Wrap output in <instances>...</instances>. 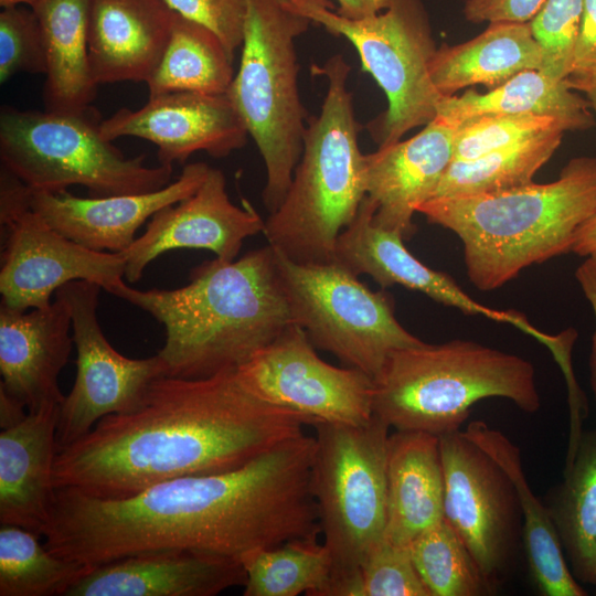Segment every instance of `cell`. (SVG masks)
I'll use <instances>...</instances> for the list:
<instances>
[{
	"label": "cell",
	"mask_w": 596,
	"mask_h": 596,
	"mask_svg": "<svg viewBox=\"0 0 596 596\" xmlns=\"http://www.w3.org/2000/svg\"><path fill=\"white\" fill-rule=\"evenodd\" d=\"M338 3L336 12L348 19H362L377 14L396 0H334Z\"/></svg>",
	"instance_id": "cell-44"
},
{
	"label": "cell",
	"mask_w": 596,
	"mask_h": 596,
	"mask_svg": "<svg viewBox=\"0 0 596 596\" xmlns=\"http://www.w3.org/2000/svg\"><path fill=\"white\" fill-rule=\"evenodd\" d=\"M564 126L541 115H500L485 117L459 127L455 136L454 159L471 160L512 147Z\"/></svg>",
	"instance_id": "cell-36"
},
{
	"label": "cell",
	"mask_w": 596,
	"mask_h": 596,
	"mask_svg": "<svg viewBox=\"0 0 596 596\" xmlns=\"http://www.w3.org/2000/svg\"><path fill=\"white\" fill-rule=\"evenodd\" d=\"M358 596H430L421 578L408 546L385 538L363 562Z\"/></svg>",
	"instance_id": "cell-38"
},
{
	"label": "cell",
	"mask_w": 596,
	"mask_h": 596,
	"mask_svg": "<svg viewBox=\"0 0 596 596\" xmlns=\"http://www.w3.org/2000/svg\"><path fill=\"white\" fill-rule=\"evenodd\" d=\"M417 213L454 232L470 283L494 290L526 267L573 251L579 228L596 213V157L571 159L552 182L433 198Z\"/></svg>",
	"instance_id": "cell-4"
},
{
	"label": "cell",
	"mask_w": 596,
	"mask_h": 596,
	"mask_svg": "<svg viewBox=\"0 0 596 596\" xmlns=\"http://www.w3.org/2000/svg\"><path fill=\"white\" fill-rule=\"evenodd\" d=\"M93 567L55 555L30 530L0 526V596H66Z\"/></svg>",
	"instance_id": "cell-34"
},
{
	"label": "cell",
	"mask_w": 596,
	"mask_h": 596,
	"mask_svg": "<svg viewBox=\"0 0 596 596\" xmlns=\"http://www.w3.org/2000/svg\"><path fill=\"white\" fill-rule=\"evenodd\" d=\"M444 500L438 436L416 430L390 434L384 538L409 546L422 532L444 519Z\"/></svg>",
	"instance_id": "cell-25"
},
{
	"label": "cell",
	"mask_w": 596,
	"mask_h": 596,
	"mask_svg": "<svg viewBox=\"0 0 596 596\" xmlns=\"http://www.w3.org/2000/svg\"><path fill=\"white\" fill-rule=\"evenodd\" d=\"M181 17L214 32L234 56L242 45L245 0H164Z\"/></svg>",
	"instance_id": "cell-40"
},
{
	"label": "cell",
	"mask_w": 596,
	"mask_h": 596,
	"mask_svg": "<svg viewBox=\"0 0 596 596\" xmlns=\"http://www.w3.org/2000/svg\"><path fill=\"white\" fill-rule=\"evenodd\" d=\"M408 547L430 596L494 593L470 551L445 518L422 532Z\"/></svg>",
	"instance_id": "cell-35"
},
{
	"label": "cell",
	"mask_w": 596,
	"mask_h": 596,
	"mask_svg": "<svg viewBox=\"0 0 596 596\" xmlns=\"http://www.w3.org/2000/svg\"><path fill=\"white\" fill-rule=\"evenodd\" d=\"M545 0H467L465 18L472 23L530 22Z\"/></svg>",
	"instance_id": "cell-41"
},
{
	"label": "cell",
	"mask_w": 596,
	"mask_h": 596,
	"mask_svg": "<svg viewBox=\"0 0 596 596\" xmlns=\"http://www.w3.org/2000/svg\"><path fill=\"white\" fill-rule=\"evenodd\" d=\"M265 402L316 423L362 425L373 417V379L355 368L323 361L294 323L236 369Z\"/></svg>",
	"instance_id": "cell-15"
},
{
	"label": "cell",
	"mask_w": 596,
	"mask_h": 596,
	"mask_svg": "<svg viewBox=\"0 0 596 596\" xmlns=\"http://www.w3.org/2000/svg\"><path fill=\"white\" fill-rule=\"evenodd\" d=\"M375 202L365 195L353 221L340 233L334 262L356 276H371L383 289L401 285L425 294L467 315L498 321L501 311L467 295L448 274L418 260L404 245L403 235L374 221Z\"/></svg>",
	"instance_id": "cell-22"
},
{
	"label": "cell",
	"mask_w": 596,
	"mask_h": 596,
	"mask_svg": "<svg viewBox=\"0 0 596 596\" xmlns=\"http://www.w3.org/2000/svg\"><path fill=\"white\" fill-rule=\"evenodd\" d=\"M596 75V0H584L582 22L568 77Z\"/></svg>",
	"instance_id": "cell-42"
},
{
	"label": "cell",
	"mask_w": 596,
	"mask_h": 596,
	"mask_svg": "<svg viewBox=\"0 0 596 596\" xmlns=\"http://www.w3.org/2000/svg\"><path fill=\"white\" fill-rule=\"evenodd\" d=\"M311 425L256 396L236 370L203 379L161 376L130 412L103 417L57 450L55 489L118 499L187 476L235 469Z\"/></svg>",
	"instance_id": "cell-2"
},
{
	"label": "cell",
	"mask_w": 596,
	"mask_h": 596,
	"mask_svg": "<svg viewBox=\"0 0 596 596\" xmlns=\"http://www.w3.org/2000/svg\"><path fill=\"white\" fill-rule=\"evenodd\" d=\"M464 432L507 472L517 489L528 566L538 592L544 596L587 595L570 571L545 504L528 486L520 449L481 421L471 422Z\"/></svg>",
	"instance_id": "cell-27"
},
{
	"label": "cell",
	"mask_w": 596,
	"mask_h": 596,
	"mask_svg": "<svg viewBox=\"0 0 596 596\" xmlns=\"http://www.w3.org/2000/svg\"><path fill=\"white\" fill-rule=\"evenodd\" d=\"M29 188L1 168V305L19 310L43 308L74 280L105 290L125 276L121 253L85 247L50 226L29 203Z\"/></svg>",
	"instance_id": "cell-12"
},
{
	"label": "cell",
	"mask_w": 596,
	"mask_h": 596,
	"mask_svg": "<svg viewBox=\"0 0 596 596\" xmlns=\"http://www.w3.org/2000/svg\"><path fill=\"white\" fill-rule=\"evenodd\" d=\"M595 594H596V585H595Z\"/></svg>",
	"instance_id": "cell-50"
},
{
	"label": "cell",
	"mask_w": 596,
	"mask_h": 596,
	"mask_svg": "<svg viewBox=\"0 0 596 596\" xmlns=\"http://www.w3.org/2000/svg\"><path fill=\"white\" fill-rule=\"evenodd\" d=\"M26 406L0 386V426L2 429L20 424L28 415Z\"/></svg>",
	"instance_id": "cell-45"
},
{
	"label": "cell",
	"mask_w": 596,
	"mask_h": 596,
	"mask_svg": "<svg viewBox=\"0 0 596 596\" xmlns=\"http://www.w3.org/2000/svg\"><path fill=\"white\" fill-rule=\"evenodd\" d=\"M572 252L583 257L596 254V213L579 228Z\"/></svg>",
	"instance_id": "cell-46"
},
{
	"label": "cell",
	"mask_w": 596,
	"mask_h": 596,
	"mask_svg": "<svg viewBox=\"0 0 596 596\" xmlns=\"http://www.w3.org/2000/svg\"><path fill=\"white\" fill-rule=\"evenodd\" d=\"M189 278L174 289L141 290L123 279L105 288L164 327L158 354L168 376L236 370L295 323L270 245L234 260L203 262Z\"/></svg>",
	"instance_id": "cell-3"
},
{
	"label": "cell",
	"mask_w": 596,
	"mask_h": 596,
	"mask_svg": "<svg viewBox=\"0 0 596 596\" xmlns=\"http://www.w3.org/2000/svg\"><path fill=\"white\" fill-rule=\"evenodd\" d=\"M541 66L542 51L529 22H496L469 41L437 47L430 76L437 91L448 97L473 85L492 89Z\"/></svg>",
	"instance_id": "cell-26"
},
{
	"label": "cell",
	"mask_w": 596,
	"mask_h": 596,
	"mask_svg": "<svg viewBox=\"0 0 596 596\" xmlns=\"http://www.w3.org/2000/svg\"><path fill=\"white\" fill-rule=\"evenodd\" d=\"M331 9L312 7L306 17L345 38L359 53L363 71L385 94L386 110L369 124L379 147L434 120L445 97L432 81L430 63L437 47L421 0H396L382 12L356 20Z\"/></svg>",
	"instance_id": "cell-11"
},
{
	"label": "cell",
	"mask_w": 596,
	"mask_h": 596,
	"mask_svg": "<svg viewBox=\"0 0 596 596\" xmlns=\"http://www.w3.org/2000/svg\"><path fill=\"white\" fill-rule=\"evenodd\" d=\"M245 582L237 558L161 550L94 566L66 596H214Z\"/></svg>",
	"instance_id": "cell-21"
},
{
	"label": "cell",
	"mask_w": 596,
	"mask_h": 596,
	"mask_svg": "<svg viewBox=\"0 0 596 596\" xmlns=\"http://www.w3.org/2000/svg\"><path fill=\"white\" fill-rule=\"evenodd\" d=\"M244 596H323L332 575V556L317 539H295L258 549L241 558Z\"/></svg>",
	"instance_id": "cell-33"
},
{
	"label": "cell",
	"mask_w": 596,
	"mask_h": 596,
	"mask_svg": "<svg viewBox=\"0 0 596 596\" xmlns=\"http://www.w3.org/2000/svg\"><path fill=\"white\" fill-rule=\"evenodd\" d=\"M350 70L341 54L319 68L328 79L321 110L308 121L283 202L265 220L268 245L297 263L334 262L337 240L366 195L365 153L347 87Z\"/></svg>",
	"instance_id": "cell-5"
},
{
	"label": "cell",
	"mask_w": 596,
	"mask_h": 596,
	"mask_svg": "<svg viewBox=\"0 0 596 596\" xmlns=\"http://www.w3.org/2000/svg\"><path fill=\"white\" fill-rule=\"evenodd\" d=\"M457 128L438 116L413 137L365 155L366 195L376 204L374 221L409 240L413 216L433 198L454 159Z\"/></svg>",
	"instance_id": "cell-19"
},
{
	"label": "cell",
	"mask_w": 596,
	"mask_h": 596,
	"mask_svg": "<svg viewBox=\"0 0 596 596\" xmlns=\"http://www.w3.org/2000/svg\"><path fill=\"white\" fill-rule=\"evenodd\" d=\"M526 114L553 117L566 131L587 130L596 123L581 93L572 89L566 79L551 78L540 70L520 72L487 93L467 91L445 97L437 113L457 129L485 117Z\"/></svg>",
	"instance_id": "cell-28"
},
{
	"label": "cell",
	"mask_w": 596,
	"mask_h": 596,
	"mask_svg": "<svg viewBox=\"0 0 596 596\" xmlns=\"http://www.w3.org/2000/svg\"><path fill=\"white\" fill-rule=\"evenodd\" d=\"M288 9L306 17L308 9L317 6H326L333 8L329 0H277Z\"/></svg>",
	"instance_id": "cell-48"
},
{
	"label": "cell",
	"mask_w": 596,
	"mask_h": 596,
	"mask_svg": "<svg viewBox=\"0 0 596 596\" xmlns=\"http://www.w3.org/2000/svg\"><path fill=\"white\" fill-rule=\"evenodd\" d=\"M72 316L60 294L49 306L19 311L0 306V386L28 412L61 405L58 376L72 345Z\"/></svg>",
	"instance_id": "cell-20"
},
{
	"label": "cell",
	"mask_w": 596,
	"mask_h": 596,
	"mask_svg": "<svg viewBox=\"0 0 596 596\" xmlns=\"http://www.w3.org/2000/svg\"><path fill=\"white\" fill-rule=\"evenodd\" d=\"M310 23L277 0H245L241 61L226 95L265 163L269 213L283 202L302 152L307 126L295 40Z\"/></svg>",
	"instance_id": "cell-7"
},
{
	"label": "cell",
	"mask_w": 596,
	"mask_h": 596,
	"mask_svg": "<svg viewBox=\"0 0 596 596\" xmlns=\"http://www.w3.org/2000/svg\"><path fill=\"white\" fill-rule=\"evenodd\" d=\"M35 0H0V6L2 8L4 7H13V6H29L30 8L34 3Z\"/></svg>",
	"instance_id": "cell-49"
},
{
	"label": "cell",
	"mask_w": 596,
	"mask_h": 596,
	"mask_svg": "<svg viewBox=\"0 0 596 596\" xmlns=\"http://www.w3.org/2000/svg\"><path fill=\"white\" fill-rule=\"evenodd\" d=\"M583 8L584 0H545L529 22L542 51L540 71L551 78L570 76Z\"/></svg>",
	"instance_id": "cell-37"
},
{
	"label": "cell",
	"mask_w": 596,
	"mask_h": 596,
	"mask_svg": "<svg viewBox=\"0 0 596 596\" xmlns=\"http://www.w3.org/2000/svg\"><path fill=\"white\" fill-rule=\"evenodd\" d=\"M567 85L584 95L596 119V75L567 77Z\"/></svg>",
	"instance_id": "cell-47"
},
{
	"label": "cell",
	"mask_w": 596,
	"mask_h": 596,
	"mask_svg": "<svg viewBox=\"0 0 596 596\" xmlns=\"http://www.w3.org/2000/svg\"><path fill=\"white\" fill-rule=\"evenodd\" d=\"M507 398L526 413L541 406L532 363L470 340L393 351L373 379V414L395 430L436 436L458 430L471 407Z\"/></svg>",
	"instance_id": "cell-6"
},
{
	"label": "cell",
	"mask_w": 596,
	"mask_h": 596,
	"mask_svg": "<svg viewBox=\"0 0 596 596\" xmlns=\"http://www.w3.org/2000/svg\"><path fill=\"white\" fill-rule=\"evenodd\" d=\"M445 480L444 518L493 590L514 560L522 511L507 472L465 432L438 436Z\"/></svg>",
	"instance_id": "cell-14"
},
{
	"label": "cell",
	"mask_w": 596,
	"mask_h": 596,
	"mask_svg": "<svg viewBox=\"0 0 596 596\" xmlns=\"http://www.w3.org/2000/svg\"><path fill=\"white\" fill-rule=\"evenodd\" d=\"M100 290L95 283L74 280L55 292L70 305L77 354L73 387L60 406L57 450L88 434L103 417L137 409L150 384L167 375L158 353L130 359L108 342L97 319Z\"/></svg>",
	"instance_id": "cell-13"
},
{
	"label": "cell",
	"mask_w": 596,
	"mask_h": 596,
	"mask_svg": "<svg viewBox=\"0 0 596 596\" xmlns=\"http://www.w3.org/2000/svg\"><path fill=\"white\" fill-rule=\"evenodd\" d=\"M234 56L210 29L174 12L171 33L146 82L150 96L172 92L226 94Z\"/></svg>",
	"instance_id": "cell-31"
},
{
	"label": "cell",
	"mask_w": 596,
	"mask_h": 596,
	"mask_svg": "<svg viewBox=\"0 0 596 596\" xmlns=\"http://www.w3.org/2000/svg\"><path fill=\"white\" fill-rule=\"evenodd\" d=\"M105 139L135 137L157 146L160 164L183 163L204 151L224 158L243 148L247 129L226 94L172 92L141 108H120L100 123Z\"/></svg>",
	"instance_id": "cell-16"
},
{
	"label": "cell",
	"mask_w": 596,
	"mask_h": 596,
	"mask_svg": "<svg viewBox=\"0 0 596 596\" xmlns=\"http://www.w3.org/2000/svg\"><path fill=\"white\" fill-rule=\"evenodd\" d=\"M575 278L588 300L595 317V331L589 356L590 384L596 401V254L585 257L576 268Z\"/></svg>",
	"instance_id": "cell-43"
},
{
	"label": "cell",
	"mask_w": 596,
	"mask_h": 596,
	"mask_svg": "<svg viewBox=\"0 0 596 596\" xmlns=\"http://www.w3.org/2000/svg\"><path fill=\"white\" fill-rule=\"evenodd\" d=\"M46 72L45 109L76 111L92 106L97 85L88 57L89 0H35Z\"/></svg>",
	"instance_id": "cell-29"
},
{
	"label": "cell",
	"mask_w": 596,
	"mask_h": 596,
	"mask_svg": "<svg viewBox=\"0 0 596 596\" xmlns=\"http://www.w3.org/2000/svg\"><path fill=\"white\" fill-rule=\"evenodd\" d=\"M61 405L28 412L0 434V523L43 535L52 515Z\"/></svg>",
	"instance_id": "cell-24"
},
{
	"label": "cell",
	"mask_w": 596,
	"mask_h": 596,
	"mask_svg": "<svg viewBox=\"0 0 596 596\" xmlns=\"http://www.w3.org/2000/svg\"><path fill=\"white\" fill-rule=\"evenodd\" d=\"M273 249L294 322L316 348L374 379L393 351L424 342L397 320L383 288L371 290L337 262L302 264Z\"/></svg>",
	"instance_id": "cell-10"
},
{
	"label": "cell",
	"mask_w": 596,
	"mask_h": 596,
	"mask_svg": "<svg viewBox=\"0 0 596 596\" xmlns=\"http://www.w3.org/2000/svg\"><path fill=\"white\" fill-rule=\"evenodd\" d=\"M564 557L578 583L596 585V427L582 432L563 481L545 504Z\"/></svg>",
	"instance_id": "cell-30"
},
{
	"label": "cell",
	"mask_w": 596,
	"mask_h": 596,
	"mask_svg": "<svg viewBox=\"0 0 596 596\" xmlns=\"http://www.w3.org/2000/svg\"><path fill=\"white\" fill-rule=\"evenodd\" d=\"M92 106L76 111L21 110L2 106L0 159L31 191L85 187L93 198L152 192L171 182L173 167L128 158L104 138Z\"/></svg>",
	"instance_id": "cell-8"
},
{
	"label": "cell",
	"mask_w": 596,
	"mask_h": 596,
	"mask_svg": "<svg viewBox=\"0 0 596 596\" xmlns=\"http://www.w3.org/2000/svg\"><path fill=\"white\" fill-rule=\"evenodd\" d=\"M45 74L46 57L38 19L30 8L4 7L0 12V82L18 73Z\"/></svg>",
	"instance_id": "cell-39"
},
{
	"label": "cell",
	"mask_w": 596,
	"mask_h": 596,
	"mask_svg": "<svg viewBox=\"0 0 596 596\" xmlns=\"http://www.w3.org/2000/svg\"><path fill=\"white\" fill-rule=\"evenodd\" d=\"M564 132L557 129L476 159L453 160L433 198L471 196L529 184L557 150Z\"/></svg>",
	"instance_id": "cell-32"
},
{
	"label": "cell",
	"mask_w": 596,
	"mask_h": 596,
	"mask_svg": "<svg viewBox=\"0 0 596 596\" xmlns=\"http://www.w3.org/2000/svg\"><path fill=\"white\" fill-rule=\"evenodd\" d=\"M265 221L252 205H235L223 172L211 168L199 189L184 200L158 211L146 231L120 252L125 277L138 281L158 256L180 248L207 249L217 258L234 260L244 241L263 233Z\"/></svg>",
	"instance_id": "cell-17"
},
{
	"label": "cell",
	"mask_w": 596,
	"mask_h": 596,
	"mask_svg": "<svg viewBox=\"0 0 596 596\" xmlns=\"http://www.w3.org/2000/svg\"><path fill=\"white\" fill-rule=\"evenodd\" d=\"M313 427L311 486L333 563L323 595L342 596L354 587L363 562L385 536L390 426L373 415L362 425Z\"/></svg>",
	"instance_id": "cell-9"
},
{
	"label": "cell",
	"mask_w": 596,
	"mask_h": 596,
	"mask_svg": "<svg viewBox=\"0 0 596 596\" xmlns=\"http://www.w3.org/2000/svg\"><path fill=\"white\" fill-rule=\"evenodd\" d=\"M211 167L188 163L169 184L152 192L79 198L65 191L29 189V203L50 226L91 249L120 253L136 240L139 227L163 207L193 194Z\"/></svg>",
	"instance_id": "cell-18"
},
{
	"label": "cell",
	"mask_w": 596,
	"mask_h": 596,
	"mask_svg": "<svg viewBox=\"0 0 596 596\" xmlns=\"http://www.w3.org/2000/svg\"><path fill=\"white\" fill-rule=\"evenodd\" d=\"M173 19L164 0H89L88 57L96 85L147 82Z\"/></svg>",
	"instance_id": "cell-23"
},
{
	"label": "cell",
	"mask_w": 596,
	"mask_h": 596,
	"mask_svg": "<svg viewBox=\"0 0 596 596\" xmlns=\"http://www.w3.org/2000/svg\"><path fill=\"white\" fill-rule=\"evenodd\" d=\"M316 449V437L302 433L235 469L167 480L126 498L55 489L44 545L97 566L161 550L241 561L254 550L317 539Z\"/></svg>",
	"instance_id": "cell-1"
}]
</instances>
